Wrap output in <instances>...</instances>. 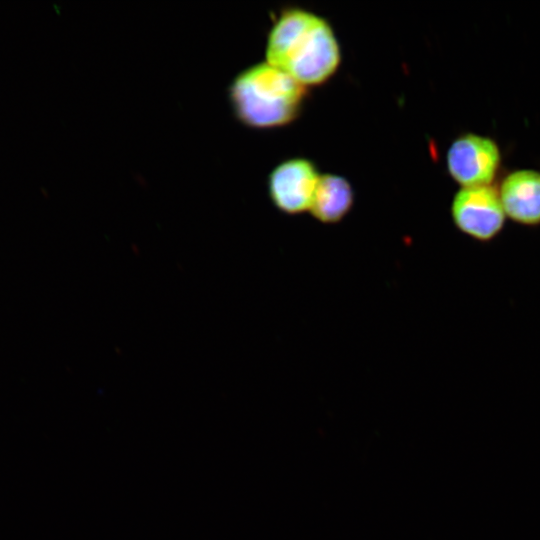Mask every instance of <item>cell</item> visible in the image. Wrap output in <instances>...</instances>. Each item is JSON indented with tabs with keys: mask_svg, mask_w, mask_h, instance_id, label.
Wrapping results in <instances>:
<instances>
[{
	"mask_svg": "<svg viewBox=\"0 0 540 540\" xmlns=\"http://www.w3.org/2000/svg\"><path fill=\"white\" fill-rule=\"evenodd\" d=\"M354 202L352 186L342 176L320 175L309 211L318 221L334 224L341 221Z\"/></svg>",
	"mask_w": 540,
	"mask_h": 540,
	"instance_id": "7",
	"label": "cell"
},
{
	"mask_svg": "<svg viewBox=\"0 0 540 540\" xmlns=\"http://www.w3.org/2000/svg\"><path fill=\"white\" fill-rule=\"evenodd\" d=\"M500 162L497 143L474 133H465L454 139L446 156L449 174L463 187L490 185Z\"/></svg>",
	"mask_w": 540,
	"mask_h": 540,
	"instance_id": "4",
	"label": "cell"
},
{
	"mask_svg": "<svg viewBox=\"0 0 540 540\" xmlns=\"http://www.w3.org/2000/svg\"><path fill=\"white\" fill-rule=\"evenodd\" d=\"M506 216L524 226L540 225V173L520 169L509 173L499 189Z\"/></svg>",
	"mask_w": 540,
	"mask_h": 540,
	"instance_id": "6",
	"label": "cell"
},
{
	"mask_svg": "<svg viewBox=\"0 0 540 540\" xmlns=\"http://www.w3.org/2000/svg\"><path fill=\"white\" fill-rule=\"evenodd\" d=\"M453 223L479 242H490L502 231L506 214L499 192L491 185L462 187L451 204Z\"/></svg>",
	"mask_w": 540,
	"mask_h": 540,
	"instance_id": "3",
	"label": "cell"
},
{
	"mask_svg": "<svg viewBox=\"0 0 540 540\" xmlns=\"http://www.w3.org/2000/svg\"><path fill=\"white\" fill-rule=\"evenodd\" d=\"M306 96L307 87L268 62L248 67L229 87L236 118L257 129L281 127L295 120Z\"/></svg>",
	"mask_w": 540,
	"mask_h": 540,
	"instance_id": "2",
	"label": "cell"
},
{
	"mask_svg": "<svg viewBox=\"0 0 540 540\" xmlns=\"http://www.w3.org/2000/svg\"><path fill=\"white\" fill-rule=\"evenodd\" d=\"M319 177L312 161L305 158L285 160L269 174V197L275 207L286 214L302 213L311 207Z\"/></svg>",
	"mask_w": 540,
	"mask_h": 540,
	"instance_id": "5",
	"label": "cell"
},
{
	"mask_svg": "<svg viewBox=\"0 0 540 540\" xmlns=\"http://www.w3.org/2000/svg\"><path fill=\"white\" fill-rule=\"evenodd\" d=\"M266 62L305 87L329 80L341 63V49L329 22L300 7L281 11L269 31Z\"/></svg>",
	"mask_w": 540,
	"mask_h": 540,
	"instance_id": "1",
	"label": "cell"
}]
</instances>
